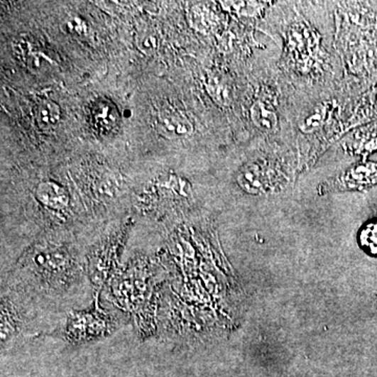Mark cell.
I'll list each match as a JSON object with an SVG mask.
<instances>
[{
  "label": "cell",
  "mask_w": 377,
  "mask_h": 377,
  "mask_svg": "<svg viewBox=\"0 0 377 377\" xmlns=\"http://www.w3.org/2000/svg\"><path fill=\"white\" fill-rule=\"evenodd\" d=\"M251 118L253 125L261 131L273 132L277 128V114L261 101H257L251 106Z\"/></svg>",
  "instance_id": "cell-5"
},
{
  "label": "cell",
  "mask_w": 377,
  "mask_h": 377,
  "mask_svg": "<svg viewBox=\"0 0 377 377\" xmlns=\"http://www.w3.org/2000/svg\"><path fill=\"white\" fill-rule=\"evenodd\" d=\"M79 268L76 256L60 248L31 251L18 264L22 279L43 293L57 292L70 285Z\"/></svg>",
  "instance_id": "cell-1"
},
{
  "label": "cell",
  "mask_w": 377,
  "mask_h": 377,
  "mask_svg": "<svg viewBox=\"0 0 377 377\" xmlns=\"http://www.w3.org/2000/svg\"><path fill=\"white\" fill-rule=\"evenodd\" d=\"M60 107L52 101H45L37 106L36 119L41 127H53L60 120Z\"/></svg>",
  "instance_id": "cell-8"
},
{
  "label": "cell",
  "mask_w": 377,
  "mask_h": 377,
  "mask_svg": "<svg viewBox=\"0 0 377 377\" xmlns=\"http://www.w3.org/2000/svg\"><path fill=\"white\" fill-rule=\"evenodd\" d=\"M98 312H78L70 317L66 326V335L72 342H83L92 337L104 335L108 332L105 326H94L92 324L104 321Z\"/></svg>",
  "instance_id": "cell-2"
},
{
  "label": "cell",
  "mask_w": 377,
  "mask_h": 377,
  "mask_svg": "<svg viewBox=\"0 0 377 377\" xmlns=\"http://www.w3.org/2000/svg\"><path fill=\"white\" fill-rule=\"evenodd\" d=\"M361 244L370 253L377 255V222H372L363 229Z\"/></svg>",
  "instance_id": "cell-9"
},
{
  "label": "cell",
  "mask_w": 377,
  "mask_h": 377,
  "mask_svg": "<svg viewBox=\"0 0 377 377\" xmlns=\"http://www.w3.org/2000/svg\"><path fill=\"white\" fill-rule=\"evenodd\" d=\"M36 196L42 204L53 209L66 208L70 202L65 189L54 182H41L37 188Z\"/></svg>",
  "instance_id": "cell-3"
},
{
  "label": "cell",
  "mask_w": 377,
  "mask_h": 377,
  "mask_svg": "<svg viewBox=\"0 0 377 377\" xmlns=\"http://www.w3.org/2000/svg\"><path fill=\"white\" fill-rule=\"evenodd\" d=\"M264 170L258 163H251L240 169L238 173V184L250 193H259L266 186Z\"/></svg>",
  "instance_id": "cell-4"
},
{
  "label": "cell",
  "mask_w": 377,
  "mask_h": 377,
  "mask_svg": "<svg viewBox=\"0 0 377 377\" xmlns=\"http://www.w3.org/2000/svg\"><path fill=\"white\" fill-rule=\"evenodd\" d=\"M160 121L168 131L175 136H188L193 131V126L182 112L174 109L165 110L160 114Z\"/></svg>",
  "instance_id": "cell-6"
},
{
  "label": "cell",
  "mask_w": 377,
  "mask_h": 377,
  "mask_svg": "<svg viewBox=\"0 0 377 377\" xmlns=\"http://www.w3.org/2000/svg\"><path fill=\"white\" fill-rule=\"evenodd\" d=\"M325 114V107L317 108V112H314V114H310V116L306 119L305 122H304V126H302L303 131H314L315 128L321 126L322 123H323Z\"/></svg>",
  "instance_id": "cell-10"
},
{
  "label": "cell",
  "mask_w": 377,
  "mask_h": 377,
  "mask_svg": "<svg viewBox=\"0 0 377 377\" xmlns=\"http://www.w3.org/2000/svg\"><path fill=\"white\" fill-rule=\"evenodd\" d=\"M376 174H377V167L374 165L356 166L348 170L345 174L339 176L334 182L341 187L359 186L364 182H370L368 180H371V176H374Z\"/></svg>",
  "instance_id": "cell-7"
}]
</instances>
